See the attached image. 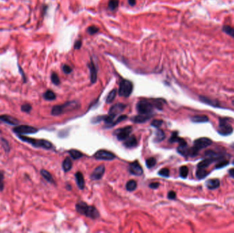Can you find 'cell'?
Wrapping results in <instances>:
<instances>
[{"mask_svg": "<svg viewBox=\"0 0 234 233\" xmlns=\"http://www.w3.org/2000/svg\"><path fill=\"white\" fill-rule=\"evenodd\" d=\"M164 138H165V135L163 131L161 130L160 129H157L156 135L155 139H154V140H155L156 142H159V141H162L164 139Z\"/></svg>", "mask_w": 234, "mask_h": 233, "instance_id": "cell-28", "label": "cell"}, {"mask_svg": "<svg viewBox=\"0 0 234 233\" xmlns=\"http://www.w3.org/2000/svg\"><path fill=\"white\" fill-rule=\"evenodd\" d=\"M62 70H63V71L66 74H69L72 72V68L69 66L67 65V64H64V65L62 66Z\"/></svg>", "mask_w": 234, "mask_h": 233, "instance_id": "cell-45", "label": "cell"}, {"mask_svg": "<svg viewBox=\"0 0 234 233\" xmlns=\"http://www.w3.org/2000/svg\"><path fill=\"white\" fill-rule=\"evenodd\" d=\"M191 120L193 122L195 123H203L209 121V118L206 115H197V116H192Z\"/></svg>", "mask_w": 234, "mask_h": 233, "instance_id": "cell-21", "label": "cell"}, {"mask_svg": "<svg viewBox=\"0 0 234 233\" xmlns=\"http://www.w3.org/2000/svg\"><path fill=\"white\" fill-rule=\"evenodd\" d=\"M162 123L163 121H161V120H154L151 122V125L154 127H156V128H159L162 124Z\"/></svg>", "mask_w": 234, "mask_h": 233, "instance_id": "cell-41", "label": "cell"}, {"mask_svg": "<svg viewBox=\"0 0 234 233\" xmlns=\"http://www.w3.org/2000/svg\"><path fill=\"white\" fill-rule=\"evenodd\" d=\"M0 121L5 122V123L14 126H17L19 124V121L17 119L13 116H9V115H1V116H0Z\"/></svg>", "mask_w": 234, "mask_h": 233, "instance_id": "cell-14", "label": "cell"}, {"mask_svg": "<svg viewBox=\"0 0 234 233\" xmlns=\"http://www.w3.org/2000/svg\"><path fill=\"white\" fill-rule=\"evenodd\" d=\"M51 79H52V82L54 83L55 85H59L60 83V81L58 75L56 73H53L52 76H51Z\"/></svg>", "mask_w": 234, "mask_h": 233, "instance_id": "cell-37", "label": "cell"}, {"mask_svg": "<svg viewBox=\"0 0 234 233\" xmlns=\"http://www.w3.org/2000/svg\"><path fill=\"white\" fill-rule=\"evenodd\" d=\"M223 31L227 34L234 38V28L230 25H224L223 27Z\"/></svg>", "mask_w": 234, "mask_h": 233, "instance_id": "cell-30", "label": "cell"}, {"mask_svg": "<svg viewBox=\"0 0 234 233\" xmlns=\"http://www.w3.org/2000/svg\"><path fill=\"white\" fill-rule=\"evenodd\" d=\"M169 141L170 142H178L179 143V145H185L187 144L186 141H185L184 139L179 138L178 136V133L177 132H173L172 135H171L170 138L169 139Z\"/></svg>", "mask_w": 234, "mask_h": 233, "instance_id": "cell-16", "label": "cell"}, {"mask_svg": "<svg viewBox=\"0 0 234 233\" xmlns=\"http://www.w3.org/2000/svg\"><path fill=\"white\" fill-rule=\"evenodd\" d=\"M43 97H44L45 99H46L47 100H53L55 99L56 96H55V93L53 92L52 90H48L43 94Z\"/></svg>", "mask_w": 234, "mask_h": 233, "instance_id": "cell-27", "label": "cell"}, {"mask_svg": "<svg viewBox=\"0 0 234 233\" xmlns=\"http://www.w3.org/2000/svg\"><path fill=\"white\" fill-rule=\"evenodd\" d=\"M212 144V140L207 138H201L197 139V140L194 141V146L192 148H190V157H193L196 156L200 150L207 148V146H210Z\"/></svg>", "mask_w": 234, "mask_h": 233, "instance_id": "cell-5", "label": "cell"}, {"mask_svg": "<svg viewBox=\"0 0 234 233\" xmlns=\"http://www.w3.org/2000/svg\"><path fill=\"white\" fill-rule=\"evenodd\" d=\"M161 102L160 100H155L154 102H149L147 100H141L136 105V109L140 114L150 115L153 112L155 107L161 109Z\"/></svg>", "mask_w": 234, "mask_h": 233, "instance_id": "cell-1", "label": "cell"}, {"mask_svg": "<svg viewBox=\"0 0 234 233\" xmlns=\"http://www.w3.org/2000/svg\"><path fill=\"white\" fill-rule=\"evenodd\" d=\"M76 181L78 186L80 189H83L85 187V181H84V179L82 174L80 172H78L76 174Z\"/></svg>", "mask_w": 234, "mask_h": 233, "instance_id": "cell-20", "label": "cell"}, {"mask_svg": "<svg viewBox=\"0 0 234 233\" xmlns=\"http://www.w3.org/2000/svg\"><path fill=\"white\" fill-rule=\"evenodd\" d=\"M119 0H110L109 4H108V6L111 10H115L117 8L118 6H119Z\"/></svg>", "mask_w": 234, "mask_h": 233, "instance_id": "cell-34", "label": "cell"}, {"mask_svg": "<svg viewBox=\"0 0 234 233\" xmlns=\"http://www.w3.org/2000/svg\"><path fill=\"white\" fill-rule=\"evenodd\" d=\"M228 163L229 162L227 160H223L221 161V162H218V164L216 165V168H217V169H218V168H222L226 166V165H227Z\"/></svg>", "mask_w": 234, "mask_h": 233, "instance_id": "cell-43", "label": "cell"}, {"mask_svg": "<svg viewBox=\"0 0 234 233\" xmlns=\"http://www.w3.org/2000/svg\"><path fill=\"white\" fill-rule=\"evenodd\" d=\"M32 105H31L30 104H29V103H25V104L21 105V111L23 112L29 113L31 111V110H32Z\"/></svg>", "mask_w": 234, "mask_h": 233, "instance_id": "cell-36", "label": "cell"}, {"mask_svg": "<svg viewBox=\"0 0 234 233\" xmlns=\"http://www.w3.org/2000/svg\"><path fill=\"white\" fill-rule=\"evenodd\" d=\"M78 103L75 101L67 102L64 104L60 105H55L52 109V114L54 116H58L60 114H64L65 112L73 111L78 108Z\"/></svg>", "mask_w": 234, "mask_h": 233, "instance_id": "cell-4", "label": "cell"}, {"mask_svg": "<svg viewBox=\"0 0 234 233\" xmlns=\"http://www.w3.org/2000/svg\"><path fill=\"white\" fill-rule=\"evenodd\" d=\"M105 172L104 165H101L98 166L94 170L92 174L90 175V178L93 180H99L103 177Z\"/></svg>", "mask_w": 234, "mask_h": 233, "instance_id": "cell-13", "label": "cell"}, {"mask_svg": "<svg viewBox=\"0 0 234 233\" xmlns=\"http://www.w3.org/2000/svg\"><path fill=\"white\" fill-rule=\"evenodd\" d=\"M136 0H129V4L131 5V6H134V5L136 4Z\"/></svg>", "mask_w": 234, "mask_h": 233, "instance_id": "cell-50", "label": "cell"}, {"mask_svg": "<svg viewBox=\"0 0 234 233\" xmlns=\"http://www.w3.org/2000/svg\"><path fill=\"white\" fill-rule=\"evenodd\" d=\"M4 174L0 172V191H2L4 188Z\"/></svg>", "mask_w": 234, "mask_h": 233, "instance_id": "cell-44", "label": "cell"}, {"mask_svg": "<svg viewBox=\"0 0 234 233\" xmlns=\"http://www.w3.org/2000/svg\"><path fill=\"white\" fill-rule=\"evenodd\" d=\"M200 100H201L202 102L207 103V104L212 105V106H214V107H218V101H216V100L211 99V98H207L206 97H200Z\"/></svg>", "mask_w": 234, "mask_h": 233, "instance_id": "cell-24", "label": "cell"}, {"mask_svg": "<svg viewBox=\"0 0 234 233\" xmlns=\"http://www.w3.org/2000/svg\"><path fill=\"white\" fill-rule=\"evenodd\" d=\"M218 132L222 135H229L233 133V127L227 119H220Z\"/></svg>", "mask_w": 234, "mask_h": 233, "instance_id": "cell-7", "label": "cell"}, {"mask_svg": "<svg viewBox=\"0 0 234 233\" xmlns=\"http://www.w3.org/2000/svg\"><path fill=\"white\" fill-rule=\"evenodd\" d=\"M233 164L234 165V160H233Z\"/></svg>", "mask_w": 234, "mask_h": 233, "instance_id": "cell-51", "label": "cell"}, {"mask_svg": "<svg viewBox=\"0 0 234 233\" xmlns=\"http://www.w3.org/2000/svg\"><path fill=\"white\" fill-rule=\"evenodd\" d=\"M209 174V172L206 170V169L203 168H197V170L196 172V176L199 179H204L206 178L207 175Z\"/></svg>", "mask_w": 234, "mask_h": 233, "instance_id": "cell-26", "label": "cell"}, {"mask_svg": "<svg viewBox=\"0 0 234 233\" xmlns=\"http://www.w3.org/2000/svg\"><path fill=\"white\" fill-rule=\"evenodd\" d=\"M169 170L168 169V168H163V169H161V170H160L158 172V174L160 175V176H164V177H168L169 176Z\"/></svg>", "mask_w": 234, "mask_h": 233, "instance_id": "cell-38", "label": "cell"}, {"mask_svg": "<svg viewBox=\"0 0 234 233\" xmlns=\"http://www.w3.org/2000/svg\"><path fill=\"white\" fill-rule=\"evenodd\" d=\"M76 208L79 213L87 216L92 219H96L99 217V213L95 207L93 206H88L84 202L81 201L77 203Z\"/></svg>", "mask_w": 234, "mask_h": 233, "instance_id": "cell-2", "label": "cell"}, {"mask_svg": "<svg viewBox=\"0 0 234 233\" xmlns=\"http://www.w3.org/2000/svg\"><path fill=\"white\" fill-rule=\"evenodd\" d=\"M129 171L131 174L136 175V176H140V175H141L142 172H143L141 165L139 164V163L137 162V161L132 163L131 164L129 165Z\"/></svg>", "mask_w": 234, "mask_h": 233, "instance_id": "cell-12", "label": "cell"}, {"mask_svg": "<svg viewBox=\"0 0 234 233\" xmlns=\"http://www.w3.org/2000/svg\"><path fill=\"white\" fill-rule=\"evenodd\" d=\"M69 155H71V157L73 159H78L81 158L83 157V154L80 151H78L77 150H70L69 151Z\"/></svg>", "mask_w": 234, "mask_h": 233, "instance_id": "cell-31", "label": "cell"}, {"mask_svg": "<svg viewBox=\"0 0 234 233\" xmlns=\"http://www.w3.org/2000/svg\"><path fill=\"white\" fill-rule=\"evenodd\" d=\"M137 187V182L134 180H130L126 184V189L127 191H132L136 189Z\"/></svg>", "mask_w": 234, "mask_h": 233, "instance_id": "cell-29", "label": "cell"}, {"mask_svg": "<svg viewBox=\"0 0 234 233\" xmlns=\"http://www.w3.org/2000/svg\"><path fill=\"white\" fill-rule=\"evenodd\" d=\"M125 142L123 143V145L127 148H133L136 146L138 144V141L137 139L134 135L129 136L126 140H125Z\"/></svg>", "mask_w": 234, "mask_h": 233, "instance_id": "cell-15", "label": "cell"}, {"mask_svg": "<svg viewBox=\"0 0 234 233\" xmlns=\"http://www.w3.org/2000/svg\"><path fill=\"white\" fill-rule=\"evenodd\" d=\"M38 131V129L35 127L29 125H18L13 129V132L17 135H23V134H32Z\"/></svg>", "mask_w": 234, "mask_h": 233, "instance_id": "cell-8", "label": "cell"}, {"mask_svg": "<svg viewBox=\"0 0 234 233\" xmlns=\"http://www.w3.org/2000/svg\"><path fill=\"white\" fill-rule=\"evenodd\" d=\"M125 107H126V105L123 104V103H117V104H115L110 108L109 111V115L115 118L116 116H117L118 114H119L120 113H121L123 111Z\"/></svg>", "mask_w": 234, "mask_h": 233, "instance_id": "cell-11", "label": "cell"}, {"mask_svg": "<svg viewBox=\"0 0 234 233\" xmlns=\"http://www.w3.org/2000/svg\"><path fill=\"white\" fill-rule=\"evenodd\" d=\"M150 115L141 114L133 118V121L134 122H136V123H142V122H144L147 121H148V120L150 118Z\"/></svg>", "mask_w": 234, "mask_h": 233, "instance_id": "cell-22", "label": "cell"}, {"mask_svg": "<svg viewBox=\"0 0 234 233\" xmlns=\"http://www.w3.org/2000/svg\"><path fill=\"white\" fill-rule=\"evenodd\" d=\"M116 156L112 153L105 150H99L95 154V157L96 159L111 161L114 159Z\"/></svg>", "mask_w": 234, "mask_h": 233, "instance_id": "cell-10", "label": "cell"}, {"mask_svg": "<svg viewBox=\"0 0 234 233\" xmlns=\"http://www.w3.org/2000/svg\"><path fill=\"white\" fill-rule=\"evenodd\" d=\"M133 91V83L127 79L120 81L119 89V95L120 97H128Z\"/></svg>", "mask_w": 234, "mask_h": 233, "instance_id": "cell-6", "label": "cell"}, {"mask_svg": "<svg viewBox=\"0 0 234 233\" xmlns=\"http://www.w3.org/2000/svg\"><path fill=\"white\" fill-rule=\"evenodd\" d=\"M73 163L70 157H67L62 162V168H63L64 172H68L71 169Z\"/></svg>", "mask_w": 234, "mask_h": 233, "instance_id": "cell-23", "label": "cell"}, {"mask_svg": "<svg viewBox=\"0 0 234 233\" xmlns=\"http://www.w3.org/2000/svg\"><path fill=\"white\" fill-rule=\"evenodd\" d=\"M216 160V159L212 157L207 158L206 159L203 160L201 162L199 163V164L197 165V168H203V169H206V167H209V165H210L212 163Z\"/></svg>", "mask_w": 234, "mask_h": 233, "instance_id": "cell-18", "label": "cell"}, {"mask_svg": "<svg viewBox=\"0 0 234 233\" xmlns=\"http://www.w3.org/2000/svg\"><path fill=\"white\" fill-rule=\"evenodd\" d=\"M168 198L170 199V200H173L176 198V193L175 191H171L168 194Z\"/></svg>", "mask_w": 234, "mask_h": 233, "instance_id": "cell-46", "label": "cell"}, {"mask_svg": "<svg viewBox=\"0 0 234 233\" xmlns=\"http://www.w3.org/2000/svg\"><path fill=\"white\" fill-rule=\"evenodd\" d=\"M81 47V40H78V41H76V43H75V49H80Z\"/></svg>", "mask_w": 234, "mask_h": 233, "instance_id": "cell-48", "label": "cell"}, {"mask_svg": "<svg viewBox=\"0 0 234 233\" xmlns=\"http://www.w3.org/2000/svg\"><path fill=\"white\" fill-rule=\"evenodd\" d=\"M40 174H41L43 177H44V179L48 182H51V183H54V179H53L52 174H51L49 172L47 171L46 170L43 169L40 170Z\"/></svg>", "mask_w": 234, "mask_h": 233, "instance_id": "cell-25", "label": "cell"}, {"mask_svg": "<svg viewBox=\"0 0 234 233\" xmlns=\"http://www.w3.org/2000/svg\"><path fill=\"white\" fill-rule=\"evenodd\" d=\"M160 186V184L159 182H152L150 185H149V187L152 189H157L158 188V187Z\"/></svg>", "mask_w": 234, "mask_h": 233, "instance_id": "cell-47", "label": "cell"}, {"mask_svg": "<svg viewBox=\"0 0 234 233\" xmlns=\"http://www.w3.org/2000/svg\"><path fill=\"white\" fill-rule=\"evenodd\" d=\"M180 176L183 178V179H185L187 178L188 175V168L187 166L185 165H184V166H182L180 167Z\"/></svg>", "mask_w": 234, "mask_h": 233, "instance_id": "cell-33", "label": "cell"}, {"mask_svg": "<svg viewBox=\"0 0 234 233\" xmlns=\"http://www.w3.org/2000/svg\"><path fill=\"white\" fill-rule=\"evenodd\" d=\"M98 31H99V28L97 27H96V26H90L87 30L88 33L90 35L95 34V33L97 32Z\"/></svg>", "mask_w": 234, "mask_h": 233, "instance_id": "cell-40", "label": "cell"}, {"mask_svg": "<svg viewBox=\"0 0 234 233\" xmlns=\"http://www.w3.org/2000/svg\"><path fill=\"white\" fill-rule=\"evenodd\" d=\"M229 173H230V175L231 177L234 178V168H231V169H230V171H229Z\"/></svg>", "mask_w": 234, "mask_h": 233, "instance_id": "cell-49", "label": "cell"}, {"mask_svg": "<svg viewBox=\"0 0 234 233\" xmlns=\"http://www.w3.org/2000/svg\"><path fill=\"white\" fill-rule=\"evenodd\" d=\"M126 118H127V116H126V115H123V116H119V117L117 118V120H116L115 121H114V122H113V123L112 124V125H111V127H113V126L116 125V124H117V123H119V122H121V121H124V120H125Z\"/></svg>", "mask_w": 234, "mask_h": 233, "instance_id": "cell-42", "label": "cell"}, {"mask_svg": "<svg viewBox=\"0 0 234 233\" xmlns=\"http://www.w3.org/2000/svg\"><path fill=\"white\" fill-rule=\"evenodd\" d=\"M156 160L153 157L149 158L146 160V165L149 168L153 167L154 165H156Z\"/></svg>", "mask_w": 234, "mask_h": 233, "instance_id": "cell-35", "label": "cell"}, {"mask_svg": "<svg viewBox=\"0 0 234 233\" xmlns=\"http://www.w3.org/2000/svg\"><path fill=\"white\" fill-rule=\"evenodd\" d=\"M89 69H90V81L92 83H94L96 82V77H97V73H96V69L95 65L94 64L93 62H91L89 64Z\"/></svg>", "mask_w": 234, "mask_h": 233, "instance_id": "cell-17", "label": "cell"}, {"mask_svg": "<svg viewBox=\"0 0 234 233\" xmlns=\"http://www.w3.org/2000/svg\"><path fill=\"white\" fill-rule=\"evenodd\" d=\"M0 133H1V130H0Z\"/></svg>", "mask_w": 234, "mask_h": 233, "instance_id": "cell-52", "label": "cell"}, {"mask_svg": "<svg viewBox=\"0 0 234 233\" xmlns=\"http://www.w3.org/2000/svg\"><path fill=\"white\" fill-rule=\"evenodd\" d=\"M132 131V127L127 126L123 127V128L119 129L114 132V133L115 135H117V138L119 141H124L129 136Z\"/></svg>", "mask_w": 234, "mask_h": 233, "instance_id": "cell-9", "label": "cell"}, {"mask_svg": "<svg viewBox=\"0 0 234 233\" xmlns=\"http://www.w3.org/2000/svg\"><path fill=\"white\" fill-rule=\"evenodd\" d=\"M116 95H117V90L114 89V90L111 91V92L108 94L107 98H106V102H107L108 103H112L113 100H114Z\"/></svg>", "mask_w": 234, "mask_h": 233, "instance_id": "cell-32", "label": "cell"}, {"mask_svg": "<svg viewBox=\"0 0 234 233\" xmlns=\"http://www.w3.org/2000/svg\"><path fill=\"white\" fill-rule=\"evenodd\" d=\"M1 145H2V146H3V148H4V149L5 150V151H6V152H9L10 146H9L8 142L7 141V140L1 138Z\"/></svg>", "mask_w": 234, "mask_h": 233, "instance_id": "cell-39", "label": "cell"}, {"mask_svg": "<svg viewBox=\"0 0 234 233\" xmlns=\"http://www.w3.org/2000/svg\"><path fill=\"white\" fill-rule=\"evenodd\" d=\"M206 185L209 189H215L220 186V180L218 179H209L206 182Z\"/></svg>", "mask_w": 234, "mask_h": 233, "instance_id": "cell-19", "label": "cell"}, {"mask_svg": "<svg viewBox=\"0 0 234 233\" xmlns=\"http://www.w3.org/2000/svg\"><path fill=\"white\" fill-rule=\"evenodd\" d=\"M18 138L21 141L30 144L37 148H42L44 149H51L52 148V144L50 141L45 140H37V139L31 138L29 137L24 136L23 135H17Z\"/></svg>", "mask_w": 234, "mask_h": 233, "instance_id": "cell-3", "label": "cell"}]
</instances>
